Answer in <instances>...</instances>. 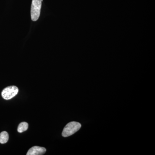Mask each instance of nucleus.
Returning a JSON list of instances; mask_svg holds the SVG:
<instances>
[{
	"instance_id": "obj_6",
	"label": "nucleus",
	"mask_w": 155,
	"mask_h": 155,
	"mask_svg": "<svg viewBox=\"0 0 155 155\" xmlns=\"http://www.w3.org/2000/svg\"><path fill=\"white\" fill-rule=\"evenodd\" d=\"M28 125L26 122H22L19 124L17 128V131L19 133H22L24 131H26L28 129Z\"/></svg>"
},
{
	"instance_id": "obj_5",
	"label": "nucleus",
	"mask_w": 155,
	"mask_h": 155,
	"mask_svg": "<svg viewBox=\"0 0 155 155\" xmlns=\"http://www.w3.org/2000/svg\"><path fill=\"white\" fill-rule=\"evenodd\" d=\"M9 140V134L7 131H4L0 133V143H5Z\"/></svg>"
},
{
	"instance_id": "obj_2",
	"label": "nucleus",
	"mask_w": 155,
	"mask_h": 155,
	"mask_svg": "<svg viewBox=\"0 0 155 155\" xmlns=\"http://www.w3.org/2000/svg\"><path fill=\"white\" fill-rule=\"evenodd\" d=\"M43 0H32L31 9V20L36 21L40 15L42 2Z\"/></svg>"
},
{
	"instance_id": "obj_1",
	"label": "nucleus",
	"mask_w": 155,
	"mask_h": 155,
	"mask_svg": "<svg viewBox=\"0 0 155 155\" xmlns=\"http://www.w3.org/2000/svg\"><path fill=\"white\" fill-rule=\"evenodd\" d=\"M81 125L79 122H69L64 127L62 136L64 137H67L74 134L81 127Z\"/></svg>"
},
{
	"instance_id": "obj_4",
	"label": "nucleus",
	"mask_w": 155,
	"mask_h": 155,
	"mask_svg": "<svg viewBox=\"0 0 155 155\" xmlns=\"http://www.w3.org/2000/svg\"><path fill=\"white\" fill-rule=\"evenodd\" d=\"M46 152V149L43 147L34 146L28 150L27 155H42Z\"/></svg>"
},
{
	"instance_id": "obj_3",
	"label": "nucleus",
	"mask_w": 155,
	"mask_h": 155,
	"mask_svg": "<svg viewBox=\"0 0 155 155\" xmlns=\"http://www.w3.org/2000/svg\"><path fill=\"white\" fill-rule=\"evenodd\" d=\"M19 89L16 86H10L4 89L2 92V97L4 99L8 100L14 97L18 94Z\"/></svg>"
}]
</instances>
